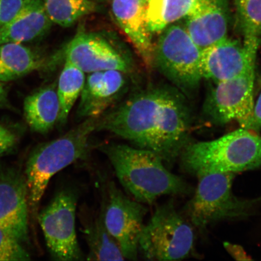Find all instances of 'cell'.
Wrapping results in <instances>:
<instances>
[{
	"label": "cell",
	"instance_id": "1",
	"mask_svg": "<svg viewBox=\"0 0 261 261\" xmlns=\"http://www.w3.org/2000/svg\"><path fill=\"white\" fill-rule=\"evenodd\" d=\"M191 120L184 99L166 87L138 91L98 119L96 130H106L137 148L158 155L169 168L189 143Z\"/></svg>",
	"mask_w": 261,
	"mask_h": 261
},
{
	"label": "cell",
	"instance_id": "2",
	"mask_svg": "<svg viewBox=\"0 0 261 261\" xmlns=\"http://www.w3.org/2000/svg\"><path fill=\"white\" fill-rule=\"evenodd\" d=\"M99 149L109 159L120 184L139 203L151 204L163 195L188 194L191 191L149 150L113 143Z\"/></svg>",
	"mask_w": 261,
	"mask_h": 261
},
{
	"label": "cell",
	"instance_id": "3",
	"mask_svg": "<svg viewBox=\"0 0 261 261\" xmlns=\"http://www.w3.org/2000/svg\"><path fill=\"white\" fill-rule=\"evenodd\" d=\"M98 119L85 120L60 138L38 146L29 156L25 176L29 211L34 221L37 220L41 199L51 178L87 156L89 138L96 130Z\"/></svg>",
	"mask_w": 261,
	"mask_h": 261
},
{
	"label": "cell",
	"instance_id": "4",
	"mask_svg": "<svg viewBox=\"0 0 261 261\" xmlns=\"http://www.w3.org/2000/svg\"><path fill=\"white\" fill-rule=\"evenodd\" d=\"M180 156L185 170L197 175L252 170L261 167V137L241 128L216 140L190 143Z\"/></svg>",
	"mask_w": 261,
	"mask_h": 261
},
{
	"label": "cell",
	"instance_id": "5",
	"mask_svg": "<svg viewBox=\"0 0 261 261\" xmlns=\"http://www.w3.org/2000/svg\"><path fill=\"white\" fill-rule=\"evenodd\" d=\"M232 173L207 172L197 175L195 194L186 207L192 224L204 230L216 222L246 218L253 213L261 198H240L232 192Z\"/></svg>",
	"mask_w": 261,
	"mask_h": 261
},
{
	"label": "cell",
	"instance_id": "6",
	"mask_svg": "<svg viewBox=\"0 0 261 261\" xmlns=\"http://www.w3.org/2000/svg\"><path fill=\"white\" fill-rule=\"evenodd\" d=\"M194 232L191 225L168 202L156 207L144 224L139 242V254L151 260L185 258L194 249Z\"/></svg>",
	"mask_w": 261,
	"mask_h": 261
},
{
	"label": "cell",
	"instance_id": "7",
	"mask_svg": "<svg viewBox=\"0 0 261 261\" xmlns=\"http://www.w3.org/2000/svg\"><path fill=\"white\" fill-rule=\"evenodd\" d=\"M201 49L184 25L173 23L162 32L154 47V63L161 72L184 92L197 89L203 79Z\"/></svg>",
	"mask_w": 261,
	"mask_h": 261
},
{
	"label": "cell",
	"instance_id": "8",
	"mask_svg": "<svg viewBox=\"0 0 261 261\" xmlns=\"http://www.w3.org/2000/svg\"><path fill=\"white\" fill-rule=\"evenodd\" d=\"M77 203V195L72 189H61L38 214L37 220L55 260L85 259L76 231Z\"/></svg>",
	"mask_w": 261,
	"mask_h": 261
},
{
	"label": "cell",
	"instance_id": "9",
	"mask_svg": "<svg viewBox=\"0 0 261 261\" xmlns=\"http://www.w3.org/2000/svg\"><path fill=\"white\" fill-rule=\"evenodd\" d=\"M255 67L240 76L215 84L205 100L204 110L211 121L224 125L236 121L250 129L254 108Z\"/></svg>",
	"mask_w": 261,
	"mask_h": 261
},
{
	"label": "cell",
	"instance_id": "10",
	"mask_svg": "<svg viewBox=\"0 0 261 261\" xmlns=\"http://www.w3.org/2000/svg\"><path fill=\"white\" fill-rule=\"evenodd\" d=\"M102 212L104 223L116 241L125 259L136 260L147 208L144 204L126 197L113 182L108 185Z\"/></svg>",
	"mask_w": 261,
	"mask_h": 261
},
{
	"label": "cell",
	"instance_id": "11",
	"mask_svg": "<svg viewBox=\"0 0 261 261\" xmlns=\"http://www.w3.org/2000/svg\"><path fill=\"white\" fill-rule=\"evenodd\" d=\"M259 37H244L243 42L223 39L201 50L202 76L215 84L233 79L255 67Z\"/></svg>",
	"mask_w": 261,
	"mask_h": 261
},
{
	"label": "cell",
	"instance_id": "12",
	"mask_svg": "<svg viewBox=\"0 0 261 261\" xmlns=\"http://www.w3.org/2000/svg\"><path fill=\"white\" fill-rule=\"evenodd\" d=\"M64 56L65 61L85 73L116 70L128 74L133 70L132 62L125 54L93 33L78 32L65 48Z\"/></svg>",
	"mask_w": 261,
	"mask_h": 261
},
{
	"label": "cell",
	"instance_id": "13",
	"mask_svg": "<svg viewBox=\"0 0 261 261\" xmlns=\"http://www.w3.org/2000/svg\"><path fill=\"white\" fill-rule=\"evenodd\" d=\"M29 212L25 175L0 165V228L19 243L28 242Z\"/></svg>",
	"mask_w": 261,
	"mask_h": 261
},
{
	"label": "cell",
	"instance_id": "14",
	"mask_svg": "<svg viewBox=\"0 0 261 261\" xmlns=\"http://www.w3.org/2000/svg\"><path fill=\"white\" fill-rule=\"evenodd\" d=\"M127 73L116 70L89 73L80 95L76 111L78 119L98 118L126 93Z\"/></svg>",
	"mask_w": 261,
	"mask_h": 261
},
{
	"label": "cell",
	"instance_id": "15",
	"mask_svg": "<svg viewBox=\"0 0 261 261\" xmlns=\"http://www.w3.org/2000/svg\"><path fill=\"white\" fill-rule=\"evenodd\" d=\"M185 18L186 30L201 50L227 37L228 0H195Z\"/></svg>",
	"mask_w": 261,
	"mask_h": 261
},
{
	"label": "cell",
	"instance_id": "16",
	"mask_svg": "<svg viewBox=\"0 0 261 261\" xmlns=\"http://www.w3.org/2000/svg\"><path fill=\"white\" fill-rule=\"evenodd\" d=\"M148 0H112L114 19L147 67L154 63V47L146 22Z\"/></svg>",
	"mask_w": 261,
	"mask_h": 261
},
{
	"label": "cell",
	"instance_id": "17",
	"mask_svg": "<svg viewBox=\"0 0 261 261\" xmlns=\"http://www.w3.org/2000/svg\"><path fill=\"white\" fill-rule=\"evenodd\" d=\"M52 24L42 0H25L18 14L0 28V44L37 40L47 34Z\"/></svg>",
	"mask_w": 261,
	"mask_h": 261
},
{
	"label": "cell",
	"instance_id": "18",
	"mask_svg": "<svg viewBox=\"0 0 261 261\" xmlns=\"http://www.w3.org/2000/svg\"><path fill=\"white\" fill-rule=\"evenodd\" d=\"M57 86L54 83L41 88L24 99L25 118L34 132L46 134L58 123L60 104Z\"/></svg>",
	"mask_w": 261,
	"mask_h": 261
},
{
	"label": "cell",
	"instance_id": "19",
	"mask_svg": "<svg viewBox=\"0 0 261 261\" xmlns=\"http://www.w3.org/2000/svg\"><path fill=\"white\" fill-rule=\"evenodd\" d=\"M45 64L40 56L21 43L0 44V82L19 79L44 67Z\"/></svg>",
	"mask_w": 261,
	"mask_h": 261
},
{
	"label": "cell",
	"instance_id": "20",
	"mask_svg": "<svg viewBox=\"0 0 261 261\" xmlns=\"http://www.w3.org/2000/svg\"><path fill=\"white\" fill-rule=\"evenodd\" d=\"M82 227L89 253L86 259L91 260H123L121 249L108 230L102 212L96 217L82 222Z\"/></svg>",
	"mask_w": 261,
	"mask_h": 261
},
{
	"label": "cell",
	"instance_id": "21",
	"mask_svg": "<svg viewBox=\"0 0 261 261\" xmlns=\"http://www.w3.org/2000/svg\"><path fill=\"white\" fill-rule=\"evenodd\" d=\"M195 0H148L146 22L151 34L165 29L185 17Z\"/></svg>",
	"mask_w": 261,
	"mask_h": 261
},
{
	"label": "cell",
	"instance_id": "22",
	"mask_svg": "<svg viewBox=\"0 0 261 261\" xmlns=\"http://www.w3.org/2000/svg\"><path fill=\"white\" fill-rule=\"evenodd\" d=\"M86 79V73L65 61L57 86L60 104L59 125L64 126L67 123L71 109L80 97Z\"/></svg>",
	"mask_w": 261,
	"mask_h": 261
},
{
	"label": "cell",
	"instance_id": "23",
	"mask_svg": "<svg viewBox=\"0 0 261 261\" xmlns=\"http://www.w3.org/2000/svg\"><path fill=\"white\" fill-rule=\"evenodd\" d=\"M45 12L53 23L69 28L84 16L97 11L90 0H42Z\"/></svg>",
	"mask_w": 261,
	"mask_h": 261
},
{
	"label": "cell",
	"instance_id": "24",
	"mask_svg": "<svg viewBox=\"0 0 261 261\" xmlns=\"http://www.w3.org/2000/svg\"><path fill=\"white\" fill-rule=\"evenodd\" d=\"M238 24L244 37L261 35V0H236Z\"/></svg>",
	"mask_w": 261,
	"mask_h": 261
},
{
	"label": "cell",
	"instance_id": "25",
	"mask_svg": "<svg viewBox=\"0 0 261 261\" xmlns=\"http://www.w3.org/2000/svg\"><path fill=\"white\" fill-rule=\"evenodd\" d=\"M31 259L21 243L0 228V261L27 260Z\"/></svg>",
	"mask_w": 261,
	"mask_h": 261
},
{
	"label": "cell",
	"instance_id": "26",
	"mask_svg": "<svg viewBox=\"0 0 261 261\" xmlns=\"http://www.w3.org/2000/svg\"><path fill=\"white\" fill-rule=\"evenodd\" d=\"M25 0H0V28L11 21L23 7Z\"/></svg>",
	"mask_w": 261,
	"mask_h": 261
},
{
	"label": "cell",
	"instance_id": "27",
	"mask_svg": "<svg viewBox=\"0 0 261 261\" xmlns=\"http://www.w3.org/2000/svg\"><path fill=\"white\" fill-rule=\"evenodd\" d=\"M18 142L16 134L0 123V158L14 149Z\"/></svg>",
	"mask_w": 261,
	"mask_h": 261
},
{
	"label": "cell",
	"instance_id": "28",
	"mask_svg": "<svg viewBox=\"0 0 261 261\" xmlns=\"http://www.w3.org/2000/svg\"><path fill=\"white\" fill-rule=\"evenodd\" d=\"M261 129V93L255 104H254L252 124L250 130L258 132Z\"/></svg>",
	"mask_w": 261,
	"mask_h": 261
},
{
	"label": "cell",
	"instance_id": "29",
	"mask_svg": "<svg viewBox=\"0 0 261 261\" xmlns=\"http://www.w3.org/2000/svg\"><path fill=\"white\" fill-rule=\"evenodd\" d=\"M224 247L226 248L228 253L236 260L251 259L250 257H247V253L243 248L238 245L226 243H224Z\"/></svg>",
	"mask_w": 261,
	"mask_h": 261
},
{
	"label": "cell",
	"instance_id": "30",
	"mask_svg": "<svg viewBox=\"0 0 261 261\" xmlns=\"http://www.w3.org/2000/svg\"><path fill=\"white\" fill-rule=\"evenodd\" d=\"M8 92L3 84L0 83V109L8 106Z\"/></svg>",
	"mask_w": 261,
	"mask_h": 261
}]
</instances>
